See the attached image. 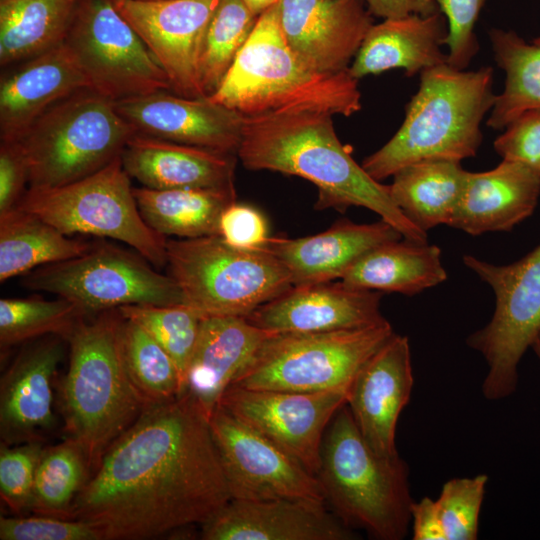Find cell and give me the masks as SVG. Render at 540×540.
<instances>
[{"instance_id": "cell-22", "label": "cell", "mask_w": 540, "mask_h": 540, "mask_svg": "<svg viewBox=\"0 0 540 540\" xmlns=\"http://www.w3.org/2000/svg\"><path fill=\"white\" fill-rule=\"evenodd\" d=\"M62 339L50 335L26 345L2 374L1 442L44 441L54 428L53 379L64 357Z\"/></svg>"}, {"instance_id": "cell-24", "label": "cell", "mask_w": 540, "mask_h": 540, "mask_svg": "<svg viewBox=\"0 0 540 540\" xmlns=\"http://www.w3.org/2000/svg\"><path fill=\"white\" fill-rule=\"evenodd\" d=\"M89 82L64 41L26 59L0 81V137L15 141L48 108Z\"/></svg>"}, {"instance_id": "cell-17", "label": "cell", "mask_w": 540, "mask_h": 540, "mask_svg": "<svg viewBox=\"0 0 540 540\" xmlns=\"http://www.w3.org/2000/svg\"><path fill=\"white\" fill-rule=\"evenodd\" d=\"M169 90L114 102L136 133L176 143L235 154L245 117L209 97L187 98Z\"/></svg>"}, {"instance_id": "cell-23", "label": "cell", "mask_w": 540, "mask_h": 540, "mask_svg": "<svg viewBox=\"0 0 540 540\" xmlns=\"http://www.w3.org/2000/svg\"><path fill=\"white\" fill-rule=\"evenodd\" d=\"M401 238L403 235L383 219L368 224L341 219L316 235L269 237L262 249L280 261L293 286H299L342 279L365 253Z\"/></svg>"}, {"instance_id": "cell-43", "label": "cell", "mask_w": 540, "mask_h": 540, "mask_svg": "<svg viewBox=\"0 0 540 540\" xmlns=\"http://www.w3.org/2000/svg\"><path fill=\"white\" fill-rule=\"evenodd\" d=\"M1 540H102L91 524L49 515L0 518Z\"/></svg>"}, {"instance_id": "cell-4", "label": "cell", "mask_w": 540, "mask_h": 540, "mask_svg": "<svg viewBox=\"0 0 540 540\" xmlns=\"http://www.w3.org/2000/svg\"><path fill=\"white\" fill-rule=\"evenodd\" d=\"M495 97L492 67L466 71L445 63L421 72L400 128L362 167L381 181L419 161L474 157Z\"/></svg>"}, {"instance_id": "cell-12", "label": "cell", "mask_w": 540, "mask_h": 540, "mask_svg": "<svg viewBox=\"0 0 540 540\" xmlns=\"http://www.w3.org/2000/svg\"><path fill=\"white\" fill-rule=\"evenodd\" d=\"M463 263L493 290L495 309L486 326L467 338L480 352L488 371L482 392L488 400L511 395L518 383V365L540 334V244L507 265H495L472 255Z\"/></svg>"}, {"instance_id": "cell-44", "label": "cell", "mask_w": 540, "mask_h": 540, "mask_svg": "<svg viewBox=\"0 0 540 540\" xmlns=\"http://www.w3.org/2000/svg\"><path fill=\"white\" fill-rule=\"evenodd\" d=\"M493 146L502 160L525 164L540 173V109L529 110L509 123Z\"/></svg>"}, {"instance_id": "cell-1", "label": "cell", "mask_w": 540, "mask_h": 540, "mask_svg": "<svg viewBox=\"0 0 540 540\" xmlns=\"http://www.w3.org/2000/svg\"><path fill=\"white\" fill-rule=\"evenodd\" d=\"M230 500L210 418L182 393L145 407L108 447L70 518L102 540H147L202 525Z\"/></svg>"}, {"instance_id": "cell-27", "label": "cell", "mask_w": 540, "mask_h": 540, "mask_svg": "<svg viewBox=\"0 0 540 540\" xmlns=\"http://www.w3.org/2000/svg\"><path fill=\"white\" fill-rule=\"evenodd\" d=\"M540 173L515 161L502 160L484 172H469L449 226L470 235L510 231L535 210Z\"/></svg>"}, {"instance_id": "cell-47", "label": "cell", "mask_w": 540, "mask_h": 540, "mask_svg": "<svg viewBox=\"0 0 540 540\" xmlns=\"http://www.w3.org/2000/svg\"><path fill=\"white\" fill-rule=\"evenodd\" d=\"M413 540H446L435 500L424 497L411 506Z\"/></svg>"}, {"instance_id": "cell-36", "label": "cell", "mask_w": 540, "mask_h": 540, "mask_svg": "<svg viewBox=\"0 0 540 540\" xmlns=\"http://www.w3.org/2000/svg\"><path fill=\"white\" fill-rule=\"evenodd\" d=\"M91 475L81 447L71 439L45 447L34 483L31 511L36 514L70 518V511Z\"/></svg>"}, {"instance_id": "cell-28", "label": "cell", "mask_w": 540, "mask_h": 540, "mask_svg": "<svg viewBox=\"0 0 540 540\" xmlns=\"http://www.w3.org/2000/svg\"><path fill=\"white\" fill-rule=\"evenodd\" d=\"M447 35L441 12L383 19L366 33L348 72L357 80L391 69H402L412 77L447 63L442 50Z\"/></svg>"}, {"instance_id": "cell-39", "label": "cell", "mask_w": 540, "mask_h": 540, "mask_svg": "<svg viewBox=\"0 0 540 540\" xmlns=\"http://www.w3.org/2000/svg\"><path fill=\"white\" fill-rule=\"evenodd\" d=\"M123 318L143 327L171 356L182 381L194 352L203 316L187 304H136L119 307ZM182 393V392H181Z\"/></svg>"}, {"instance_id": "cell-7", "label": "cell", "mask_w": 540, "mask_h": 540, "mask_svg": "<svg viewBox=\"0 0 540 540\" xmlns=\"http://www.w3.org/2000/svg\"><path fill=\"white\" fill-rule=\"evenodd\" d=\"M134 134L114 101L84 89L48 108L15 141L28 164L29 188L46 189L104 168Z\"/></svg>"}, {"instance_id": "cell-2", "label": "cell", "mask_w": 540, "mask_h": 540, "mask_svg": "<svg viewBox=\"0 0 540 540\" xmlns=\"http://www.w3.org/2000/svg\"><path fill=\"white\" fill-rule=\"evenodd\" d=\"M237 157L250 170L304 178L318 190L317 209L364 207L395 227L405 240L427 242L393 201L389 185L372 178L340 142L332 115L296 112L245 117Z\"/></svg>"}, {"instance_id": "cell-38", "label": "cell", "mask_w": 540, "mask_h": 540, "mask_svg": "<svg viewBox=\"0 0 540 540\" xmlns=\"http://www.w3.org/2000/svg\"><path fill=\"white\" fill-rule=\"evenodd\" d=\"M86 315L73 302L58 297L0 299L1 349L29 342L46 335L65 340Z\"/></svg>"}, {"instance_id": "cell-13", "label": "cell", "mask_w": 540, "mask_h": 540, "mask_svg": "<svg viewBox=\"0 0 540 540\" xmlns=\"http://www.w3.org/2000/svg\"><path fill=\"white\" fill-rule=\"evenodd\" d=\"M64 43L90 90L114 102L172 91L165 71L113 0H78Z\"/></svg>"}, {"instance_id": "cell-42", "label": "cell", "mask_w": 540, "mask_h": 540, "mask_svg": "<svg viewBox=\"0 0 540 540\" xmlns=\"http://www.w3.org/2000/svg\"><path fill=\"white\" fill-rule=\"evenodd\" d=\"M488 0H436L439 11L444 15L448 35L447 64L465 70L479 51L474 32L479 14Z\"/></svg>"}, {"instance_id": "cell-8", "label": "cell", "mask_w": 540, "mask_h": 540, "mask_svg": "<svg viewBox=\"0 0 540 540\" xmlns=\"http://www.w3.org/2000/svg\"><path fill=\"white\" fill-rule=\"evenodd\" d=\"M168 275L185 304L207 316L248 317L290 289L285 267L263 249H239L219 235L167 239Z\"/></svg>"}, {"instance_id": "cell-10", "label": "cell", "mask_w": 540, "mask_h": 540, "mask_svg": "<svg viewBox=\"0 0 540 540\" xmlns=\"http://www.w3.org/2000/svg\"><path fill=\"white\" fill-rule=\"evenodd\" d=\"M121 156L99 171L54 188L25 192L17 208L69 236L111 238L134 249L154 267L167 265V238L142 218Z\"/></svg>"}, {"instance_id": "cell-37", "label": "cell", "mask_w": 540, "mask_h": 540, "mask_svg": "<svg viewBox=\"0 0 540 540\" xmlns=\"http://www.w3.org/2000/svg\"><path fill=\"white\" fill-rule=\"evenodd\" d=\"M258 17L243 0L220 1L206 29L199 61V82L206 97L219 87Z\"/></svg>"}, {"instance_id": "cell-35", "label": "cell", "mask_w": 540, "mask_h": 540, "mask_svg": "<svg viewBox=\"0 0 540 540\" xmlns=\"http://www.w3.org/2000/svg\"><path fill=\"white\" fill-rule=\"evenodd\" d=\"M120 343L128 378L145 407L181 394L182 381L175 362L143 327L122 317Z\"/></svg>"}, {"instance_id": "cell-48", "label": "cell", "mask_w": 540, "mask_h": 540, "mask_svg": "<svg viewBox=\"0 0 540 540\" xmlns=\"http://www.w3.org/2000/svg\"><path fill=\"white\" fill-rule=\"evenodd\" d=\"M364 2L373 16L383 19L440 12L436 0H364Z\"/></svg>"}, {"instance_id": "cell-18", "label": "cell", "mask_w": 540, "mask_h": 540, "mask_svg": "<svg viewBox=\"0 0 540 540\" xmlns=\"http://www.w3.org/2000/svg\"><path fill=\"white\" fill-rule=\"evenodd\" d=\"M326 501L231 499L201 525L204 540H352L353 530Z\"/></svg>"}, {"instance_id": "cell-16", "label": "cell", "mask_w": 540, "mask_h": 540, "mask_svg": "<svg viewBox=\"0 0 540 540\" xmlns=\"http://www.w3.org/2000/svg\"><path fill=\"white\" fill-rule=\"evenodd\" d=\"M165 71L171 90L206 97L199 61L209 22L221 0H113Z\"/></svg>"}, {"instance_id": "cell-19", "label": "cell", "mask_w": 540, "mask_h": 540, "mask_svg": "<svg viewBox=\"0 0 540 540\" xmlns=\"http://www.w3.org/2000/svg\"><path fill=\"white\" fill-rule=\"evenodd\" d=\"M278 6L289 45L322 72L347 71L373 25L364 0H280Z\"/></svg>"}, {"instance_id": "cell-26", "label": "cell", "mask_w": 540, "mask_h": 540, "mask_svg": "<svg viewBox=\"0 0 540 540\" xmlns=\"http://www.w3.org/2000/svg\"><path fill=\"white\" fill-rule=\"evenodd\" d=\"M237 155L134 134L121 153L125 171L152 189L232 190Z\"/></svg>"}, {"instance_id": "cell-50", "label": "cell", "mask_w": 540, "mask_h": 540, "mask_svg": "<svg viewBox=\"0 0 540 540\" xmlns=\"http://www.w3.org/2000/svg\"><path fill=\"white\" fill-rule=\"evenodd\" d=\"M531 348L533 349V351L535 352V354L540 360V334L537 336V338L533 342Z\"/></svg>"}, {"instance_id": "cell-3", "label": "cell", "mask_w": 540, "mask_h": 540, "mask_svg": "<svg viewBox=\"0 0 540 540\" xmlns=\"http://www.w3.org/2000/svg\"><path fill=\"white\" fill-rule=\"evenodd\" d=\"M278 4L259 15L219 87L208 97L244 117L296 112L349 117L360 111L358 80L348 70L319 71L300 57L284 36Z\"/></svg>"}, {"instance_id": "cell-25", "label": "cell", "mask_w": 540, "mask_h": 540, "mask_svg": "<svg viewBox=\"0 0 540 540\" xmlns=\"http://www.w3.org/2000/svg\"><path fill=\"white\" fill-rule=\"evenodd\" d=\"M272 334L244 317H203L182 393L191 395L210 418L225 390Z\"/></svg>"}, {"instance_id": "cell-40", "label": "cell", "mask_w": 540, "mask_h": 540, "mask_svg": "<svg viewBox=\"0 0 540 540\" xmlns=\"http://www.w3.org/2000/svg\"><path fill=\"white\" fill-rule=\"evenodd\" d=\"M488 476L453 478L442 486L435 500L446 540H474Z\"/></svg>"}, {"instance_id": "cell-34", "label": "cell", "mask_w": 540, "mask_h": 540, "mask_svg": "<svg viewBox=\"0 0 540 540\" xmlns=\"http://www.w3.org/2000/svg\"><path fill=\"white\" fill-rule=\"evenodd\" d=\"M497 65L505 72V86L496 95L487 125L503 129L521 114L540 109V45L527 43L513 30L488 32Z\"/></svg>"}, {"instance_id": "cell-41", "label": "cell", "mask_w": 540, "mask_h": 540, "mask_svg": "<svg viewBox=\"0 0 540 540\" xmlns=\"http://www.w3.org/2000/svg\"><path fill=\"white\" fill-rule=\"evenodd\" d=\"M44 449L43 441L17 445L1 442L0 495L17 515L32 509L35 476Z\"/></svg>"}, {"instance_id": "cell-6", "label": "cell", "mask_w": 540, "mask_h": 540, "mask_svg": "<svg viewBox=\"0 0 540 540\" xmlns=\"http://www.w3.org/2000/svg\"><path fill=\"white\" fill-rule=\"evenodd\" d=\"M408 465L399 454H377L361 435L345 404L329 423L317 477L326 502L351 529L378 540H401L411 523Z\"/></svg>"}, {"instance_id": "cell-14", "label": "cell", "mask_w": 540, "mask_h": 540, "mask_svg": "<svg viewBox=\"0 0 540 540\" xmlns=\"http://www.w3.org/2000/svg\"><path fill=\"white\" fill-rule=\"evenodd\" d=\"M210 427L231 499L326 501L316 475L222 407L212 413Z\"/></svg>"}, {"instance_id": "cell-11", "label": "cell", "mask_w": 540, "mask_h": 540, "mask_svg": "<svg viewBox=\"0 0 540 540\" xmlns=\"http://www.w3.org/2000/svg\"><path fill=\"white\" fill-rule=\"evenodd\" d=\"M21 285L67 299L86 316L126 305L185 304L170 275L156 271L136 251L106 242L92 243L77 257L36 268L23 275Z\"/></svg>"}, {"instance_id": "cell-9", "label": "cell", "mask_w": 540, "mask_h": 540, "mask_svg": "<svg viewBox=\"0 0 540 540\" xmlns=\"http://www.w3.org/2000/svg\"><path fill=\"white\" fill-rule=\"evenodd\" d=\"M394 334L386 319L354 329L272 334L231 385L256 390L348 392L364 364Z\"/></svg>"}, {"instance_id": "cell-21", "label": "cell", "mask_w": 540, "mask_h": 540, "mask_svg": "<svg viewBox=\"0 0 540 540\" xmlns=\"http://www.w3.org/2000/svg\"><path fill=\"white\" fill-rule=\"evenodd\" d=\"M381 294L342 282L292 286L256 308L246 319L271 333H317L361 328L385 318Z\"/></svg>"}, {"instance_id": "cell-30", "label": "cell", "mask_w": 540, "mask_h": 540, "mask_svg": "<svg viewBox=\"0 0 540 540\" xmlns=\"http://www.w3.org/2000/svg\"><path fill=\"white\" fill-rule=\"evenodd\" d=\"M467 175L460 161L423 160L403 167L392 176L390 194L404 215L427 232L438 225L450 224Z\"/></svg>"}, {"instance_id": "cell-29", "label": "cell", "mask_w": 540, "mask_h": 540, "mask_svg": "<svg viewBox=\"0 0 540 540\" xmlns=\"http://www.w3.org/2000/svg\"><path fill=\"white\" fill-rule=\"evenodd\" d=\"M447 279L441 249L436 245L405 240L377 246L342 277L354 289L416 295Z\"/></svg>"}, {"instance_id": "cell-45", "label": "cell", "mask_w": 540, "mask_h": 540, "mask_svg": "<svg viewBox=\"0 0 540 540\" xmlns=\"http://www.w3.org/2000/svg\"><path fill=\"white\" fill-rule=\"evenodd\" d=\"M219 236L235 248L262 249L269 239L268 224L256 208L234 202L221 214Z\"/></svg>"}, {"instance_id": "cell-51", "label": "cell", "mask_w": 540, "mask_h": 540, "mask_svg": "<svg viewBox=\"0 0 540 540\" xmlns=\"http://www.w3.org/2000/svg\"><path fill=\"white\" fill-rule=\"evenodd\" d=\"M536 44L540 45V37H537L533 40Z\"/></svg>"}, {"instance_id": "cell-46", "label": "cell", "mask_w": 540, "mask_h": 540, "mask_svg": "<svg viewBox=\"0 0 540 540\" xmlns=\"http://www.w3.org/2000/svg\"><path fill=\"white\" fill-rule=\"evenodd\" d=\"M29 184V168L16 141L0 144V215L17 207Z\"/></svg>"}, {"instance_id": "cell-20", "label": "cell", "mask_w": 540, "mask_h": 540, "mask_svg": "<svg viewBox=\"0 0 540 540\" xmlns=\"http://www.w3.org/2000/svg\"><path fill=\"white\" fill-rule=\"evenodd\" d=\"M414 378L408 337L394 334L353 380L346 405L367 444L385 457L398 455L395 435Z\"/></svg>"}, {"instance_id": "cell-31", "label": "cell", "mask_w": 540, "mask_h": 540, "mask_svg": "<svg viewBox=\"0 0 540 540\" xmlns=\"http://www.w3.org/2000/svg\"><path fill=\"white\" fill-rule=\"evenodd\" d=\"M144 221L163 236L191 239L219 235L223 211L236 202V191L217 189L134 188Z\"/></svg>"}, {"instance_id": "cell-32", "label": "cell", "mask_w": 540, "mask_h": 540, "mask_svg": "<svg viewBox=\"0 0 540 540\" xmlns=\"http://www.w3.org/2000/svg\"><path fill=\"white\" fill-rule=\"evenodd\" d=\"M91 245L16 207L0 215V281L77 257Z\"/></svg>"}, {"instance_id": "cell-15", "label": "cell", "mask_w": 540, "mask_h": 540, "mask_svg": "<svg viewBox=\"0 0 540 540\" xmlns=\"http://www.w3.org/2000/svg\"><path fill=\"white\" fill-rule=\"evenodd\" d=\"M347 391L256 390L230 385L218 406L276 443L317 476L325 431Z\"/></svg>"}, {"instance_id": "cell-33", "label": "cell", "mask_w": 540, "mask_h": 540, "mask_svg": "<svg viewBox=\"0 0 540 540\" xmlns=\"http://www.w3.org/2000/svg\"><path fill=\"white\" fill-rule=\"evenodd\" d=\"M78 0H0V63L29 59L62 43Z\"/></svg>"}, {"instance_id": "cell-5", "label": "cell", "mask_w": 540, "mask_h": 540, "mask_svg": "<svg viewBox=\"0 0 540 540\" xmlns=\"http://www.w3.org/2000/svg\"><path fill=\"white\" fill-rule=\"evenodd\" d=\"M117 309L81 319L67 341L69 366L61 386L66 438L83 450L91 473L108 447L145 408L122 358Z\"/></svg>"}, {"instance_id": "cell-49", "label": "cell", "mask_w": 540, "mask_h": 540, "mask_svg": "<svg viewBox=\"0 0 540 540\" xmlns=\"http://www.w3.org/2000/svg\"><path fill=\"white\" fill-rule=\"evenodd\" d=\"M247 7L259 16L271 6L280 2V0H243Z\"/></svg>"}]
</instances>
